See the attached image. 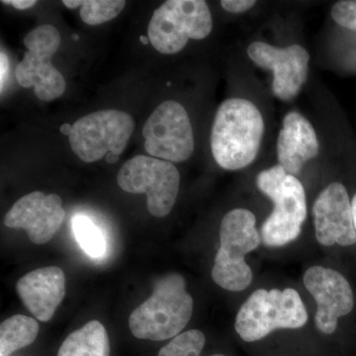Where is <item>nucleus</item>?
I'll list each match as a JSON object with an SVG mask.
<instances>
[{
  "mask_svg": "<svg viewBox=\"0 0 356 356\" xmlns=\"http://www.w3.org/2000/svg\"><path fill=\"white\" fill-rule=\"evenodd\" d=\"M264 133V117L254 103L243 98L225 100L211 131L215 161L224 170L245 168L257 158Z\"/></svg>",
  "mask_w": 356,
  "mask_h": 356,
  "instance_id": "obj_1",
  "label": "nucleus"
},
{
  "mask_svg": "<svg viewBox=\"0 0 356 356\" xmlns=\"http://www.w3.org/2000/svg\"><path fill=\"white\" fill-rule=\"evenodd\" d=\"M193 314V299L180 274L156 281L153 294L131 313L129 327L139 339L165 341L180 334Z\"/></svg>",
  "mask_w": 356,
  "mask_h": 356,
  "instance_id": "obj_2",
  "label": "nucleus"
},
{
  "mask_svg": "<svg viewBox=\"0 0 356 356\" xmlns=\"http://www.w3.org/2000/svg\"><path fill=\"white\" fill-rule=\"evenodd\" d=\"M257 184L274 204L273 213L262 225V242L276 248L296 240L307 218L306 193L301 181L277 165L262 170Z\"/></svg>",
  "mask_w": 356,
  "mask_h": 356,
  "instance_id": "obj_3",
  "label": "nucleus"
},
{
  "mask_svg": "<svg viewBox=\"0 0 356 356\" xmlns=\"http://www.w3.org/2000/svg\"><path fill=\"white\" fill-rule=\"evenodd\" d=\"M257 218L250 210L234 209L222 218L220 245L212 269L214 282L228 291H243L252 281V271L245 257L261 243L255 227Z\"/></svg>",
  "mask_w": 356,
  "mask_h": 356,
  "instance_id": "obj_4",
  "label": "nucleus"
},
{
  "mask_svg": "<svg viewBox=\"0 0 356 356\" xmlns=\"http://www.w3.org/2000/svg\"><path fill=\"white\" fill-rule=\"evenodd\" d=\"M307 322L308 313L296 290L259 289L238 310L235 329L243 341L254 343L275 330L300 329Z\"/></svg>",
  "mask_w": 356,
  "mask_h": 356,
  "instance_id": "obj_5",
  "label": "nucleus"
},
{
  "mask_svg": "<svg viewBox=\"0 0 356 356\" xmlns=\"http://www.w3.org/2000/svg\"><path fill=\"white\" fill-rule=\"evenodd\" d=\"M212 15L203 0H168L154 10L147 37L156 51L173 55L189 39L203 40L212 31Z\"/></svg>",
  "mask_w": 356,
  "mask_h": 356,
  "instance_id": "obj_6",
  "label": "nucleus"
},
{
  "mask_svg": "<svg viewBox=\"0 0 356 356\" xmlns=\"http://www.w3.org/2000/svg\"><path fill=\"white\" fill-rule=\"evenodd\" d=\"M135 130L133 117L120 110H100L81 117L69 136L72 152L84 163H95L109 153L120 156Z\"/></svg>",
  "mask_w": 356,
  "mask_h": 356,
  "instance_id": "obj_7",
  "label": "nucleus"
},
{
  "mask_svg": "<svg viewBox=\"0 0 356 356\" xmlns=\"http://www.w3.org/2000/svg\"><path fill=\"white\" fill-rule=\"evenodd\" d=\"M117 184L128 193H146L149 212L154 217L163 218L170 214L177 202L180 175L170 161L137 156L122 166Z\"/></svg>",
  "mask_w": 356,
  "mask_h": 356,
  "instance_id": "obj_8",
  "label": "nucleus"
},
{
  "mask_svg": "<svg viewBox=\"0 0 356 356\" xmlns=\"http://www.w3.org/2000/svg\"><path fill=\"white\" fill-rule=\"evenodd\" d=\"M27 48L24 58L15 70L18 83L22 88H34L40 100L51 102L64 95V76L51 60L60 46V34L55 26L41 25L26 35Z\"/></svg>",
  "mask_w": 356,
  "mask_h": 356,
  "instance_id": "obj_9",
  "label": "nucleus"
},
{
  "mask_svg": "<svg viewBox=\"0 0 356 356\" xmlns=\"http://www.w3.org/2000/svg\"><path fill=\"white\" fill-rule=\"evenodd\" d=\"M143 136L145 149L153 158L170 163L187 161L194 152L191 119L180 103L166 100L149 117Z\"/></svg>",
  "mask_w": 356,
  "mask_h": 356,
  "instance_id": "obj_10",
  "label": "nucleus"
},
{
  "mask_svg": "<svg viewBox=\"0 0 356 356\" xmlns=\"http://www.w3.org/2000/svg\"><path fill=\"white\" fill-rule=\"evenodd\" d=\"M248 55L255 65L273 70V95L283 102H290L299 95L308 76L310 55L298 44L277 48L264 42H252Z\"/></svg>",
  "mask_w": 356,
  "mask_h": 356,
  "instance_id": "obj_11",
  "label": "nucleus"
},
{
  "mask_svg": "<svg viewBox=\"0 0 356 356\" xmlns=\"http://www.w3.org/2000/svg\"><path fill=\"white\" fill-rule=\"evenodd\" d=\"M304 284L317 302L316 327L323 334H334L339 318L348 315L355 307L350 283L334 269L313 266L304 274Z\"/></svg>",
  "mask_w": 356,
  "mask_h": 356,
  "instance_id": "obj_12",
  "label": "nucleus"
},
{
  "mask_svg": "<svg viewBox=\"0 0 356 356\" xmlns=\"http://www.w3.org/2000/svg\"><path fill=\"white\" fill-rule=\"evenodd\" d=\"M63 200L57 194L35 191L21 197L4 217V225L23 229L35 245L50 242L65 217Z\"/></svg>",
  "mask_w": 356,
  "mask_h": 356,
  "instance_id": "obj_13",
  "label": "nucleus"
},
{
  "mask_svg": "<svg viewBox=\"0 0 356 356\" xmlns=\"http://www.w3.org/2000/svg\"><path fill=\"white\" fill-rule=\"evenodd\" d=\"M316 236L325 247H348L356 243L353 205L346 187L339 182L327 185L313 207Z\"/></svg>",
  "mask_w": 356,
  "mask_h": 356,
  "instance_id": "obj_14",
  "label": "nucleus"
},
{
  "mask_svg": "<svg viewBox=\"0 0 356 356\" xmlns=\"http://www.w3.org/2000/svg\"><path fill=\"white\" fill-rule=\"evenodd\" d=\"M16 290L37 320L49 322L65 298L64 271L58 266L35 269L20 278Z\"/></svg>",
  "mask_w": 356,
  "mask_h": 356,
  "instance_id": "obj_15",
  "label": "nucleus"
},
{
  "mask_svg": "<svg viewBox=\"0 0 356 356\" xmlns=\"http://www.w3.org/2000/svg\"><path fill=\"white\" fill-rule=\"evenodd\" d=\"M318 152L317 134L310 122L298 112L288 113L277 140L280 165L288 175L297 177L307 161L317 158Z\"/></svg>",
  "mask_w": 356,
  "mask_h": 356,
  "instance_id": "obj_16",
  "label": "nucleus"
},
{
  "mask_svg": "<svg viewBox=\"0 0 356 356\" xmlns=\"http://www.w3.org/2000/svg\"><path fill=\"white\" fill-rule=\"evenodd\" d=\"M106 329L99 321H90L65 339L57 356H109Z\"/></svg>",
  "mask_w": 356,
  "mask_h": 356,
  "instance_id": "obj_17",
  "label": "nucleus"
},
{
  "mask_svg": "<svg viewBox=\"0 0 356 356\" xmlns=\"http://www.w3.org/2000/svg\"><path fill=\"white\" fill-rule=\"evenodd\" d=\"M39 324L35 318L15 315L0 325V356H10L36 341Z\"/></svg>",
  "mask_w": 356,
  "mask_h": 356,
  "instance_id": "obj_18",
  "label": "nucleus"
},
{
  "mask_svg": "<svg viewBox=\"0 0 356 356\" xmlns=\"http://www.w3.org/2000/svg\"><path fill=\"white\" fill-rule=\"evenodd\" d=\"M74 236L89 257L99 259L106 252V241L102 229L86 216L74 217L72 221Z\"/></svg>",
  "mask_w": 356,
  "mask_h": 356,
  "instance_id": "obj_19",
  "label": "nucleus"
},
{
  "mask_svg": "<svg viewBox=\"0 0 356 356\" xmlns=\"http://www.w3.org/2000/svg\"><path fill=\"white\" fill-rule=\"evenodd\" d=\"M205 341V336L202 332L191 330L173 337L170 343L159 350V356H199L202 353Z\"/></svg>",
  "mask_w": 356,
  "mask_h": 356,
  "instance_id": "obj_20",
  "label": "nucleus"
},
{
  "mask_svg": "<svg viewBox=\"0 0 356 356\" xmlns=\"http://www.w3.org/2000/svg\"><path fill=\"white\" fill-rule=\"evenodd\" d=\"M126 6L123 0H86L81 17L88 25H99L114 19Z\"/></svg>",
  "mask_w": 356,
  "mask_h": 356,
  "instance_id": "obj_21",
  "label": "nucleus"
},
{
  "mask_svg": "<svg viewBox=\"0 0 356 356\" xmlns=\"http://www.w3.org/2000/svg\"><path fill=\"white\" fill-rule=\"evenodd\" d=\"M331 15L337 24L356 31V0L337 2L332 6Z\"/></svg>",
  "mask_w": 356,
  "mask_h": 356,
  "instance_id": "obj_22",
  "label": "nucleus"
},
{
  "mask_svg": "<svg viewBox=\"0 0 356 356\" xmlns=\"http://www.w3.org/2000/svg\"><path fill=\"white\" fill-rule=\"evenodd\" d=\"M257 4L254 0H222L221 6L229 13H247Z\"/></svg>",
  "mask_w": 356,
  "mask_h": 356,
  "instance_id": "obj_23",
  "label": "nucleus"
},
{
  "mask_svg": "<svg viewBox=\"0 0 356 356\" xmlns=\"http://www.w3.org/2000/svg\"><path fill=\"white\" fill-rule=\"evenodd\" d=\"M1 60H0V83H1V90H3V86L6 83L7 76H8L9 63L6 54L1 51Z\"/></svg>",
  "mask_w": 356,
  "mask_h": 356,
  "instance_id": "obj_24",
  "label": "nucleus"
},
{
  "mask_svg": "<svg viewBox=\"0 0 356 356\" xmlns=\"http://www.w3.org/2000/svg\"><path fill=\"white\" fill-rule=\"evenodd\" d=\"M2 3L10 4V6L15 7L16 9L25 10V9H29L31 8V7L36 6L37 1H35V0H11V1L3 0Z\"/></svg>",
  "mask_w": 356,
  "mask_h": 356,
  "instance_id": "obj_25",
  "label": "nucleus"
},
{
  "mask_svg": "<svg viewBox=\"0 0 356 356\" xmlns=\"http://www.w3.org/2000/svg\"><path fill=\"white\" fill-rule=\"evenodd\" d=\"M63 3H64L67 8L74 9L76 8V7L83 6L84 1H83V0H65V1H63Z\"/></svg>",
  "mask_w": 356,
  "mask_h": 356,
  "instance_id": "obj_26",
  "label": "nucleus"
},
{
  "mask_svg": "<svg viewBox=\"0 0 356 356\" xmlns=\"http://www.w3.org/2000/svg\"><path fill=\"white\" fill-rule=\"evenodd\" d=\"M72 126L69 125V124H64V125H62V127H60V132L65 136H70V133H72Z\"/></svg>",
  "mask_w": 356,
  "mask_h": 356,
  "instance_id": "obj_27",
  "label": "nucleus"
},
{
  "mask_svg": "<svg viewBox=\"0 0 356 356\" xmlns=\"http://www.w3.org/2000/svg\"><path fill=\"white\" fill-rule=\"evenodd\" d=\"M106 159L109 163H116V161H118L119 156H116V154L109 153L106 156Z\"/></svg>",
  "mask_w": 356,
  "mask_h": 356,
  "instance_id": "obj_28",
  "label": "nucleus"
},
{
  "mask_svg": "<svg viewBox=\"0 0 356 356\" xmlns=\"http://www.w3.org/2000/svg\"><path fill=\"white\" fill-rule=\"evenodd\" d=\"M351 205H353V221H355V228L356 232V194L351 201Z\"/></svg>",
  "mask_w": 356,
  "mask_h": 356,
  "instance_id": "obj_29",
  "label": "nucleus"
},
{
  "mask_svg": "<svg viewBox=\"0 0 356 356\" xmlns=\"http://www.w3.org/2000/svg\"><path fill=\"white\" fill-rule=\"evenodd\" d=\"M140 42H142L143 44H147L149 43V37L147 36H140Z\"/></svg>",
  "mask_w": 356,
  "mask_h": 356,
  "instance_id": "obj_30",
  "label": "nucleus"
},
{
  "mask_svg": "<svg viewBox=\"0 0 356 356\" xmlns=\"http://www.w3.org/2000/svg\"><path fill=\"white\" fill-rule=\"evenodd\" d=\"M74 39L79 40V37H77L76 35H74Z\"/></svg>",
  "mask_w": 356,
  "mask_h": 356,
  "instance_id": "obj_31",
  "label": "nucleus"
}]
</instances>
